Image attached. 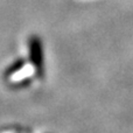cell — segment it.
Here are the masks:
<instances>
[{
    "label": "cell",
    "mask_w": 133,
    "mask_h": 133,
    "mask_svg": "<svg viewBox=\"0 0 133 133\" xmlns=\"http://www.w3.org/2000/svg\"><path fill=\"white\" fill-rule=\"evenodd\" d=\"M29 56L30 61L35 65L36 70L40 74H42V70H43V50H42L41 41L36 36H33L29 40Z\"/></svg>",
    "instance_id": "6da1fadb"
}]
</instances>
